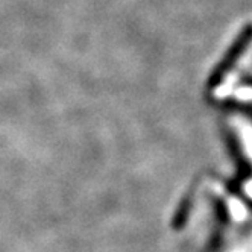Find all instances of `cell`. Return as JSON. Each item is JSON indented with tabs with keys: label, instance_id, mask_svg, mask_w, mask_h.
I'll list each match as a JSON object with an SVG mask.
<instances>
[{
	"label": "cell",
	"instance_id": "obj_1",
	"mask_svg": "<svg viewBox=\"0 0 252 252\" xmlns=\"http://www.w3.org/2000/svg\"><path fill=\"white\" fill-rule=\"evenodd\" d=\"M251 43H252V23L246 25L242 29V32L239 33L237 40L234 41V44L228 50L226 57L219 63L218 67L214 68V71H213L210 79H208V85L210 87H218L226 78V75L232 70V67L236 65V63L242 58L243 52L248 49V46Z\"/></svg>",
	"mask_w": 252,
	"mask_h": 252
}]
</instances>
